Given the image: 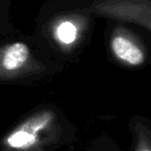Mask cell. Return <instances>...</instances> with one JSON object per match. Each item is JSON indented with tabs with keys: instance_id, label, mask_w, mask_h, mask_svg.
Listing matches in <instances>:
<instances>
[{
	"instance_id": "cell-3",
	"label": "cell",
	"mask_w": 151,
	"mask_h": 151,
	"mask_svg": "<svg viewBox=\"0 0 151 151\" xmlns=\"http://www.w3.org/2000/svg\"><path fill=\"white\" fill-rule=\"evenodd\" d=\"M37 67L29 47L24 42H11L0 48V81L18 79Z\"/></svg>"
},
{
	"instance_id": "cell-4",
	"label": "cell",
	"mask_w": 151,
	"mask_h": 151,
	"mask_svg": "<svg viewBox=\"0 0 151 151\" xmlns=\"http://www.w3.org/2000/svg\"><path fill=\"white\" fill-rule=\"evenodd\" d=\"M110 48L114 57L127 66H140L146 60V52L141 44L123 28H116L113 31Z\"/></svg>"
},
{
	"instance_id": "cell-1",
	"label": "cell",
	"mask_w": 151,
	"mask_h": 151,
	"mask_svg": "<svg viewBox=\"0 0 151 151\" xmlns=\"http://www.w3.org/2000/svg\"><path fill=\"white\" fill-rule=\"evenodd\" d=\"M57 132V117L52 110L29 116L4 137L3 151H42Z\"/></svg>"
},
{
	"instance_id": "cell-2",
	"label": "cell",
	"mask_w": 151,
	"mask_h": 151,
	"mask_svg": "<svg viewBox=\"0 0 151 151\" xmlns=\"http://www.w3.org/2000/svg\"><path fill=\"white\" fill-rule=\"evenodd\" d=\"M89 11L104 17L132 22L150 30V0H97Z\"/></svg>"
},
{
	"instance_id": "cell-5",
	"label": "cell",
	"mask_w": 151,
	"mask_h": 151,
	"mask_svg": "<svg viewBox=\"0 0 151 151\" xmlns=\"http://www.w3.org/2000/svg\"><path fill=\"white\" fill-rule=\"evenodd\" d=\"M81 34L80 23L73 18H63L60 19L53 28V37L54 40L64 48L73 46L79 40Z\"/></svg>"
},
{
	"instance_id": "cell-6",
	"label": "cell",
	"mask_w": 151,
	"mask_h": 151,
	"mask_svg": "<svg viewBox=\"0 0 151 151\" xmlns=\"http://www.w3.org/2000/svg\"><path fill=\"white\" fill-rule=\"evenodd\" d=\"M137 130V140L134 151H151V142L149 130L145 126L138 125Z\"/></svg>"
}]
</instances>
